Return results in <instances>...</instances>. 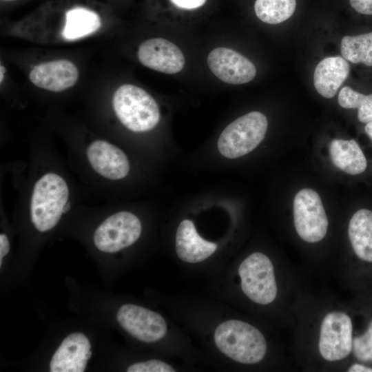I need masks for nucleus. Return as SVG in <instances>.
Masks as SVG:
<instances>
[{
	"instance_id": "nucleus-1",
	"label": "nucleus",
	"mask_w": 372,
	"mask_h": 372,
	"mask_svg": "<svg viewBox=\"0 0 372 372\" xmlns=\"http://www.w3.org/2000/svg\"><path fill=\"white\" fill-rule=\"evenodd\" d=\"M218 349L242 364H256L265 357L267 344L265 336L254 326L238 320H227L214 332Z\"/></svg>"
},
{
	"instance_id": "nucleus-2",
	"label": "nucleus",
	"mask_w": 372,
	"mask_h": 372,
	"mask_svg": "<svg viewBox=\"0 0 372 372\" xmlns=\"http://www.w3.org/2000/svg\"><path fill=\"white\" fill-rule=\"evenodd\" d=\"M69 189L59 174L50 172L35 183L30 201L31 221L41 232L54 227L66 211Z\"/></svg>"
},
{
	"instance_id": "nucleus-3",
	"label": "nucleus",
	"mask_w": 372,
	"mask_h": 372,
	"mask_svg": "<svg viewBox=\"0 0 372 372\" xmlns=\"http://www.w3.org/2000/svg\"><path fill=\"white\" fill-rule=\"evenodd\" d=\"M112 105L121 123L133 132L149 131L160 119L159 108L154 99L134 85L118 87L114 93Z\"/></svg>"
},
{
	"instance_id": "nucleus-4",
	"label": "nucleus",
	"mask_w": 372,
	"mask_h": 372,
	"mask_svg": "<svg viewBox=\"0 0 372 372\" xmlns=\"http://www.w3.org/2000/svg\"><path fill=\"white\" fill-rule=\"evenodd\" d=\"M267 127V118L260 112H251L238 118L220 134L218 140L220 153L228 158L249 154L264 139Z\"/></svg>"
},
{
	"instance_id": "nucleus-5",
	"label": "nucleus",
	"mask_w": 372,
	"mask_h": 372,
	"mask_svg": "<svg viewBox=\"0 0 372 372\" xmlns=\"http://www.w3.org/2000/svg\"><path fill=\"white\" fill-rule=\"evenodd\" d=\"M241 289L253 302L259 304L273 302L278 295L274 267L270 258L260 252L248 256L240 265Z\"/></svg>"
},
{
	"instance_id": "nucleus-6",
	"label": "nucleus",
	"mask_w": 372,
	"mask_h": 372,
	"mask_svg": "<svg viewBox=\"0 0 372 372\" xmlns=\"http://www.w3.org/2000/svg\"><path fill=\"white\" fill-rule=\"evenodd\" d=\"M353 323L349 315L341 310L326 313L320 322L318 349L320 357L329 362L347 358L353 349Z\"/></svg>"
},
{
	"instance_id": "nucleus-7",
	"label": "nucleus",
	"mask_w": 372,
	"mask_h": 372,
	"mask_svg": "<svg viewBox=\"0 0 372 372\" xmlns=\"http://www.w3.org/2000/svg\"><path fill=\"white\" fill-rule=\"evenodd\" d=\"M293 216L296 231L302 240L315 243L325 237L329 220L320 196L315 190L304 188L296 194Z\"/></svg>"
},
{
	"instance_id": "nucleus-8",
	"label": "nucleus",
	"mask_w": 372,
	"mask_h": 372,
	"mask_svg": "<svg viewBox=\"0 0 372 372\" xmlns=\"http://www.w3.org/2000/svg\"><path fill=\"white\" fill-rule=\"evenodd\" d=\"M141 229L136 216L129 211L117 212L98 227L94 242L100 251L114 253L134 244L140 237Z\"/></svg>"
},
{
	"instance_id": "nucleus-9",
	"label": "nucleus",
	"mask_w": 372,
	"mask_h": 372,
	"mask_svg": "<svg viewBox=\"0 0 372 372\" xmlns=\"http://www.w3.org/2000/svg\"><path fill=\"white\" fill-rule=\"evenodd\" d=\"M116 318L127 332L143 342L158 341L167 333V324L159 313L138 305H122Z\"/></svg>"
},
{
	"instance_id": "nucleus-10",
	"label": "nucleus",
	"mask_w": 372,
	"mask_h": 372,
	"mask_svg": "<svg viewBox=\"0 0 372 372\" xmlns=\"http://www.w3.org/2000/svg\"><path fill=\"white\" fill-rule=\"evenodd\" d=\"M212 73L222 81L233 85L248 83L256 74V68L247 58L227 48H216L207 56Z\"/></svg>"
},
{
	"instance_id": "nucleus-11",
	"label": "nucleus",
	"mask_w": 372,
	"mask_h": 372,
	"mask_svg": "<svg viewBox=\"0 0 372 372\" xmlns=\"http://www.w3.org/2000/svg\"><path fill=\"white\" fill-rule=\"evenodd\" d=\"M137 56L144 66L165 74H176L184 68L185 57L175 44L163 38H152L141 43Z\"/></svg>"
},
{
	"instance_id": "nucleus-12",
	"label": "nucleus",
	"mask_w": 372,
	"mask_h": 372,
	"mask_svg": "<svg viewBox=\"0 0 372 372\" xmlns=\"http://www.w3.org/2000/svg\"><path fill=\"white\" fill-rule=\"evenodd\" d=\"M79 77L76 65L68 59H56L34 66L29 79L35 86L51 92H61L74 86Z\"/></svg>"
},
{
	"instance_id": "nucleus-13",
	"label": "nucleus",
	"mask_w": 372,
	"mask_h": 372,
	"mask_svg": "<svg viewBox=\"0 0 372 372\" xmlns=\"http://www.w3.org/2000/svg\"><path fill=\"white\" fill-rule=\"evenodd\" d=\"M86 154L92 168L106 178L122 179L129 172L130 164L125 154L105 141L92 142L87 148Z\"/></svg>"
},
{
	"instance_id": "nucleus-14",
	"label": "nucleus",
	"mask_w": 372,
	"mask_h": 372,
	"mask_svg": "<svg viewBox=\"0 0 372 372\" xmlns=\"http://www.w3.org/2000/svg\"><path fill=\"white\" fill-rule=\"evenodd\" d=\"M216 249V244L199 236L192 220H184L179 224L176 234V251L181 260L200 262L209 258Z\"/></svg>"
},
{
	"instance_id": "nucleus-15",
	"label": "nucleus",
	"mask_w": 372,
	"mask_h": 372,
	"mask_svg": "<svg viewBox=\"0 0 372 372\" xmlns=\"http://www.w3.org/2000/svg\"><path fill=\"white\" fill-rule=\"evenodd\" d=\"M350 65L341 56H329L316 65L313 84L316 91L323 97L333 98L343 82L348 78Z\"/></svg>"
},
{
	"instance_id": "nucleus-16",
	"label": "nucleus",
	"mask_w": 372,
	"mask_h": 372,
	"mask_svg": "<svg viewBox=\"0 0 372 372\" xmlns=\"http://www.w3.org/2000/svg\"><path fill=\"white\" fill-rule=\"evenodd\" d=\"M87 338L80 332L67 336L53 355L50 361L51 372H83L87 360L82 357L83 349L89 345Z\"/></svg>"
},
{
	"instance_id": "nucleus-17",
	"label": "nucleus",
	"mask_w": 372,
	"mask_h": 372,
	"mask_svg": "<svg viewBox=\"0 0 372 372\" xmlns=\"http://www.w3.org/2000/svg\"><path fill=\"white\" fill-rule=\"evenodd\" d=\"M348 236L355 256L372 263V211L361 209L349 220Z\"/></svg>"
},
{
	"instance_id": "nucleus-18",
	"label": "nucleus",
	"mask_w": 372,
	"mask_h": 372,
	"mask_svg": "<svg viewBox=\"0 0 372 372\" xmlns=\"http://www.w3.org/2000/svg\"><path fill=\"white\" fill-rule=\"evenodd\" d=\"M329 153L334 166L345 173L358 175L366 169V157L353 139H333L329 143Z\"/></svg>"
},
{
	"instance_id": "nucleus-19",
	"label": "nucleus",
	"mask_w": 372,
	"mask_h": 372,
	"mask_svg": "<svg viewBox=\"0 0 372 372\" xmlns=\"http://www.w3.org/2000/svg\"><path fill=\"white\" fill-rule=\"evenodd\" d=\"M62 36L66 41H75L96 32L101 26V19L94 11L75 7L65 13Z\"/></svg>"
},
{
	"instance_id": "nucleus-20",
	"label": "nucleus",
	"mask_w": 372,
	"mask_h": 372,
	"mask_svg": "<svg viewBox=\"0 0 372 372\" xmlns=\"http://www.w3.org/2000/svg\"><path fill=\"white\" fill-rule=\"evenodd\" d=\"M342 57L353 63L372 66V32L357 36H345L341 40Z\"/></svg>"
},
{
	"instance_id": "nucleus-21",
	"label": "nucleus",
	"mask_w": 372,
	"mask_h": 372,
	"mask_svg": "<svg viewBox=\"0 0 372 372\" xmlns=\"http://www.w3.org/2000/svg\"><path fill=\"white\" fill-rule=\"evenodd\" d=\"M296 7V0H256L254 10L262 21L280 23L290 18Z\"/></svg>"
},
{
	"instance_id": "nucleus-22",
	"label": "nucleus",
	"mask_w": 372,
	"mask_h": 372,
	"mask_svg": "<svg viewBox=\"0 0 372 372\" xmlns=\"http://www.w3.org/2000/svg\"><path fill=\"white\" fill-rule=\"evenodd\" d=\"M338 103L345 109H358L360 122L367 123L372 121V94L366 95L344 86L339 92Z\"/></svg>"
},
{
	"instance_id": "nucleus-23",
	"label": "nucleus",
	"mask_w": 372,
	"mask_h": 372,
	"mask_svg": "<svg viewBox=\"0 0 372 372\" xmlns=\"http://www.w3.org/2000/svg\"><path fill=\"white\" fill-rule=\"evenodd\" d=\"M352 352L358 360L372 362V319L365 331L353 338Z\"/></svg>"
},
{
	"instance_id": "nucleus-24",
	"label": "nucleus",
	"mask_w": 372,
	"mask_h": 372,
	"mask_svg": "<svg viewBox=\"0 0 372 372\" xmlns=\"http://www.w3.org/2000/svg\"><path fill=\"white\" fill-rule=\"evenodd\" d=\"M127 372H174L175 369L168 364L158 360H149L130 366Z\"/></svg>"
},
{
	"instance_id": "nucleus-25",
	"label": "nucleus",
	"mask_w": 372,
	"mask_h": 372,
	"mask_svg": "<svg viewBox=\"0 0 372 372\" xmlns=\"http://www.w3.org/2000/svg\"><path fill=\"white\" fill-rule=\"evenodd\" d=\"M349 3L353 9L357 12L372 15V0H349Z\"/></svg>"
},
{
	"instance_id": "nucleus-26",
	"label": "nucleus",
	"mask_w": 372,
	"mask_h": 372,
	"mask_svg": "<svg viewBox=\"0 0 372 372\" xmlns=\"http://www.w3.org/2000/svg\"><path fill=\"white\" fill-rule=\"evenodd\" d=\"M207 0H170V1L176 7L192 10L198 8L205 4Z\"/></svg>"
},
{
	"instance_id": "nucleus-27",
	"label": "nucleus",
	"mask_w": 372,
	"mask_h": 372,
	"mask_svg": "<svg viewBox=\"0 0 372 372\" xmlns=\"http://www.w3.org/2000/svg\"><path fill=\"white\" fill-rule=\"evenodd\" d=\"M10 250V244L7 236L1 234L0 235V259H2Z\"/></svg>"
},
{
	"instance_id": "nucleus-28",
	"label": "nucleus",
	"mask_w": 372,
	"mask_h": 372,
	"mask_svg": "<svg viewBox=\"0 0 372 372\" xmlns=\"http://www.w3.org/2000/svg\"><path fill=\"white\" fill-rule=\"evenodd\" d=\"M348 372H372V368L360 363L351 364L347 370Z\"/></svg>"
},
{
	"instance_id": "nucleus-29",
	"label": "nucleus",
	"mask_w": 372,
	"mask_h": 372,
	"mask_svg": "<svg viewBox=\"0 0 372 372\" xmlns=\"http://www.w3.org/2000/svg\"><path fill=\"white\" fill-rule=\"evenodd\" d=\"M364 130L369 138L372 141V121L366 124Z\"/></svg>"
},
{
	"instance_id": "nucleus-30",
	"label": "nucleus",
	"mask_w": 372,
	"mask_h": 372,
	"mask_svg": "<svg viewBox=\"0 0 372 372\" xmlns=\"http://www.w3.org/2000/svg\"><path fill=\"white\" fill-rule=\"evenodd\" d=\"M1 78H0V80H1V83L2 82L3 79V76H4V72H5V68L1 65Z\"/></svg>"
},
{
	"instance_id": "nucleus-31",
	"label": "nucleus",
	"mask_w": 372,
	"mask_h": 372,
	"mask_svg": "<svg viewBox=\"0 0 372 372\" xmlns=\"http://www.w3.org/2000/svg\"><path fill=\"white\" fill-rule=\"evenodd\" d=\"M92 355V352L89 351L86 354V359L88 360Z\"/></svg>"
},
{
	"instance_id": "nucleus-32",
	"label": "nucleus",
	"mask_w": 372,
	"mask_h": 372,
	"mask_svg": "<svg viewBox=\"0 0 372 372\" xmlns=\"http://www.w3.org/2000/svg\"><path fill=\"white\" fill-rule=\"evenodd\" d=\"M1 1H15V0H1Z\"/></svg>"
}]
</instances>
